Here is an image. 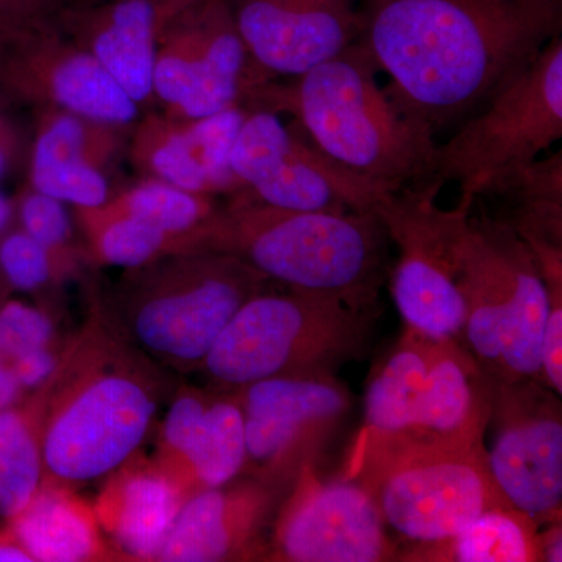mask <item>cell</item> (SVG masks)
I'll list each match as a JSON object with an SVG mask.
<instances>
[{
  "label": "cell",
  "mask_w": 562,
  "mask_h": 562,
  "mask_svg": "<svg viewBox=\"0 0 562 562\" xmlns=\"http://www.w3.org/2000/svg\"><path fill=\"white\" fill-rule=\"evenodd\" d=\"M358 43L390 77L387 94L435 136L561 35V9L542 0H358Z\"/></svg>",
  "instance_id": "1"
},
{
  "label": "cell",
  "mask_w": 562,
  "mask_h": 562,
  "mask_svg": "<svg viewBox=\"0 0 562 562\" xmlns=\"http://www.w3.org/2000/svg\"><path fill=\"white\" fill-rule=\"evenodd\" d=\"M168 379L102 310L68 339L49 382L31 392L38 405L44 480L103 482L149 438Z\"/></svg>",
  "instance_id": "2"
},
{
  "label": "cell",
  "mask_w": 562,
  "mask_h": 562,
  "mask_svg": "<svg viewBox=\"0 0 562 562\" xmlns=\"http://www.w3.org/2000/svg\"><path fill=\"white\" fill-rule=\"evenodd\" d=\"M376 76L371 55L355 43L288 83L255 85L243 105L291 114L314 147L379 190L435 180V133L392 101Z\"/></svg>",
  "instance_id": "3"
},
{
  "label": "cell",
  "mask_w": 562,
  "mask_h": 562,
  "mask_svg": "<svg viewBox=\"0 0 562 562\" xmlns=\"http://www.w3.org/2000/svg\"><path fill=\"white\" fill-rule=\"evenodd\" d=\"M390 236L369 211L277 209L239 191L211 221L206 247L239 258L286 290L380 305Z\"/></svg>",
  "instance_id": "4"
},
{
  "label": "cell",
  "mask_w": 562,
  "mask_h": 562,
  "mask_svg": "<svg viewBox=\"0 0 562 562\" xmlns=\"http://www.w3.org/2000/svg\"><path fill=\"white\" fill-rule=\"evenodd\" d=\"M344 475L371 494L406 547L442 541L486 509L509 505L492 479L486 446L417 430H361Z\"/></svg>",
  "instance_id": "5"
},
{
  "label": "cell",
  "mask_w": 562,
  "mask_h": 562,
  "mask_svg": "<svg viewBox=\"0 0 562 562\" xmlns=\"http://www.w3.org/2000/svg\"><path fill=\"white\" fill-rule=\"evenodd\" d=\"M269 283L231 254L183 251L125 271L99 308L157 364L199 371L228 322Z\"/></svg>",
  "instance_id": "6"
},
{
  "label": "cell",
  "mask_w": 562,
  "mask_h": 562,
  "mask_svg": "<svg viewBox=\"0 0 562 562\" xmlns=\"http://www.w3.org/2000/svg\"><path fill=\"white\" fill-rule=\"evenodd\" d=\"M380 305L262 290L228 322L201 369L222 391L284 375H336L371 349Z\"/></svg>",
  "instance_id": "7"
},
{
  "label": "cell",
  "mask_w": 562,
  "mask_h": 562,
  "mask_svg": "<svg viewBox=\"0 0 562 562\" xmlns=\"http://www.w3.org/2000/svg\"><path fill=\"white\" fill-rule=\"evenodd\" d=\"M461 342L497 382H541L547 288L528 244L483 210L469 216L462 247Z\"/></svg>",
  "instance_id": "8"
},
{
  "label": "cell",
  "mask_w": 562,
  "mask_h": 562,
  "mask_svg": "<svg viewBox=\"0 0 562 562\" xmlns=\"http://www.w3.org/2000/svg\"><path fill=\"white\" fill-rule=\"evenodd\" d=\"M438 180L382 192L372 213L382 221L397 260L387 273L392 301L405 325L431 338L461 341L465 303L461 292L462 247L473 199L443 210Z\"/></svg>",
  "instance_id": "9"
},
{
  "label": "cell",
  "mask_w": 562,
  "mask_h": 562,
  "mask_svg": "<svg viewBox=\"0 0 562 562\" xmlns=\"http://www.w3.org/2000/svg\"><path fill=\"white\" fill-rule=\"evenodd\" d=\"M562 136V40L553 36L436 149L435 176L473 199L495 173L536 160Z\"/></svg>",
  "instance_id": "10"
},
{
  "label": "cell",
  "mask_w": 562,
  "mask_h": 562,
  "mask_svg": "<svg viewBox=\"0 0 562 562\" xmlns=\"http://www.w3.org/2000/svg\"><path fill=\"white\" fill-rule=\"evenodd\" d=\"M227 0H172L158 29L154 98L162 113L199 120L243 103L265 81Z\"/></svg>",
  "instance_id": "11"
},
{
  "label": "cell",
  "mask_w": 562,
  "mask_h": 562,
  "mask_svg": "<svg viewBox=\"0 0 562 562\" xmlns=\"http://www.w3.org/2000/svg\"><path fill=\"white\" fill-rule=\"evenodd\" d=\"M231 169L247 195L277 209L372 213L386 192L330 160L295 125L266 109L247 111Z\"/></svg>",
  "instance_id": "12"
},
{
  "label": "cell",
  "mask_w": 562,
  "mask_h": 562,
  "mask_svg": "<svg viewBox=\"0 0 562 562\" xmlns=\"http://www.w3.org/2000/svg\"><path fill=\"white\" fill-rule=\"evenodd\" d=\"M232 391L246 428L244 475L279 492L303 465L316 464L351 408L350 392L336 375L271 376Z\"/></svg>",
  "instance_id": "13"
},
{
  "label": "cell",
  "mask_w": 562,
  "mask_h": 562,
  "mask_svg": "<svg viewBox=\"0 0 562 562\" xmlns=\"http://www.w3.org/2000/svg\"><path fill=\"white\" fill-rule=\"evenodd\" d=\"M277 509L268 561H398L395 543L368 491L342 475L324 480L303 465Z\"/></svg>",
  "instance_id": "14"
},
{
  "label": "cell",
  "mask_w": 562,
  "mask_h": 562,
  "mask_svg": "<svg viewBox=\"0 0 562 562\" xmlns=\"http://www.w3.org/2000/svg\"><path fill=\"white\" fill-rule=\"evenodd\" d=\"M561 395L535 379L495 382L487 464L503 497L541 527L561 520Z\"/></svg>",
  "instance_id": "15"
},
{
  "label": "cell",
  "mask_w": 562,
  "mask_h": 562,
  "mask_svg": "<svg viewBox=\"0 0 562 562\" xmlns=\"http://www.w3.org/2000/svg\"><path fill=\"white\" fill-rule=\"evenodd\" d=\"M0 92L35 110L68 111L121 127L139 120L138 103L57 21L0 54Z\"/></svg>",
  "instance_id": "16"
},
{
  "label": "cell",
  "mask_w": 562,
  "mask_h": 562,
  "mask_svg": "<svg viewBox=\"0 0 562 562\" xmlns=\"http://www.w3.org/2000/svg\"><path fill=\"white\" fill-rule=\"evenodd\" d=\"M254 68L294 77L338 57L360 40L358 0H231Z\"/></svg>",
  "instance_id": "17"
},
{
  "label": "cell",
  "mask_w": 562,
  "mask_h": 562,
  "mask_svg": "<svg viewBox=\"0 0 562 562\" xmlns=\"http://www.w3.org/2000/svg\"><path fill=\"white\" fill-rule=\"evenodd\" d=\"M243 103L199 120L150 113L135 122L128 154L146 179H157L199 194H236L233 144L247 116Z\"/></svg>",
  "instance_id": "18"
},
{
  "label": "cell",
  "mask_w": 562,
  "mask_h": 562,
  "mask_svg": "<svg viewBox=\"0 0 562 562\" xmlns=\"http://www.w3.org/2000/svg\"><path fill=\"white\" fill-rule=\"evenodd\" d=\"M279 494L249 475L194 492L181 506L158 561H268L265 532Z\"/></svg>",
  "instance_id": "19"
},
{
  "label": "cell",
  "mask_w": 562,
  "mask_h": 562,
  "mask_svg": "<svg viewBox=\"0 0 562 562\" xmlns=\"http://www.w3.org/2000/svg\"><path fill=\"white\" fill-rule=\"evenodd\" d=\"M31 188L74 209H98L111 191L105 171L124 149L131 127L61 110H36Z\"/></svg>",
  "instance_id": "20"
},
{
  "label": "cell",
  "mask_w": 562,
  "mask_h": 562,
  "mask_svg": "<svg viewBox=\"0 0 562 562\" xmlns=\"http://www.w3.org/2000/svg\"><path fill=\"white\" fill-rule=\"evenodd\" d=\"M171 2L69 0L55 21L144 109L155 101V47L162 16Z\"/></svg>",
  "instance_id": "21"
},
{
  "label": "cell",
  "mask_w": 562,
  "mask_h": 562,
  "mask_svg": "<svg viewBox=\"0 0 562 562\" xmlns=\"http://www.w3.org/2000/svg\"><path fill=\"white\" fill-rule=\"evenodd\" d=\"M94 512L124 561H158L191 491L157 458L136 454L103 480Z\"/></svg>",
  "instance_id": "22"
},
{
  "label": "cell",
  "mask_w": 562,
  "mask_h": 562,
  "mask_svg": "<svg viewBox=\"0 0 562 562\" xmlns=\"http://www.w3.org/2000/svg\"><path fill=\"white\" fill-rule=\"evenodd\" d=\"M495 380L458 339H435L413 430L486 446Z\"/></svg>",
  "instance_id": "23"
},
{
  "label": "cell",
  "mask_w": 562,
  "mask_h": 562,
  "mask_svg": "<svg viewBox=\"0 0 562 562\" xmlns=\"http://www.w3.org/2000/svg\"><path fill=\"white\" fill-rule=\"evenodd\" d=\"M9 524L35 562L124 561L103 535L94 506L65 484L44 480Z\"/></svg>",
  "instance_id": "24"
},
{
  "label": "cell",
  "mask_w": 562,
  "mask_h": 562,
  "mask_svg": "<svg viewBox=\"0 0 562 562\" xmlns=\"http://www.w3.org/2000/svg\"><path fill=\"white\" fill-rule=\"evenodd\" d=\"M473 199L497 203V214L527 244L562 246V154L513 166L482 184Z\"/></svg>",
  "instance_id": "25"
},
{
  "label": "cell",
  "mask_w": 562,
  "mask_h": 562,
  "mask_svg": "<svg viewBox=\"0 0 562 562\" xmlns=\"http://www.w3.org/2000/svg\"><path fill=\"white\" fill-rule=\"evenodd\" d=\"M435 339L405 328L369 376L362 430L398 432L416 427Z\"/></svg>",
  "instance_id": "26"
},
{
  "label": "cell",
  "mask_w": 562,
  "mask_h": 562,
  "mask_svg": "<svg viewBox=\"0 0 562 562\" xmlns=\"http://www.w3.org/2000/svg\"><path fill=\"white\" fill-rule=\"evenodd\" d=\"M541 525L513 506H497L476 516L442 541L401 549L398 561L538 562Z\"/></svg>",
  "instance_id": "27"
},
{
  "label": "cell",
  "mask_w": 562,
  "mask_h": 562,
  "mask_svg": "<svg viewBox=\"0 0 562 562\" xmlns=\"http://www.w3.org/2000/svg\"><path fill=\"white\" fill-rule=\"evenodd\" d=\"M246 461V428L238 397L233 391L211 394L181 454L177 479L194 494L244 475Z\"/></svg>",
  "instance_id": "28"
},
{
  "label": "cell",
  "mask_w": 562,
  "mask_h": 562,
  "mask_svg": "<svg viewBox=\"0 0 562 562\" xmlns=\"http://www.w3.org/2000/svg\"><path fill=\"white\" fill-rule=\"evenodd\" d=\"M88 261L113 268H143L183 251L206 249L201 236L173 235L147 222L99 209H76Z\"/></svg>",
  "instance_id": "29"
},
{
  "label": "cell",
  "mask_w": 562,
  "mask_h": 562,
  "mask_svg": "<svg viewBox=\"0 0 562 562\" xmlns=\"http://www.w3.org/2000/svg\"><path fill=\"white\" fill-rule=\"evenodd\" d=\"M44 483L40 413L33 394L0 413V517L9 522Z\"/></svg>",
  "instance_id": "30"
},
{
  "label": "cell",
  "mask_w": 562,
  "mask_h": 562,
  "mask_svg": "<svg viewBox=\"0 0 562 562\" xmlns=\"http://www.w3.org/2000/svg\"><path fill=\"white\" fill-rule=\"evenodd\" d=\"M98 209L135 217L173 235L201 236L206 246L211 221L221 205L213 195L181 190L157 179H146L113 192L109 201Z\"/></svg>",
  "instance_id": "31"
},
{
  "label": "cell",
  "mask_w": 562,
  "mask_h": 562,
  "mask_svg": "<svg viewBox=\"0 0 562 562\" xmlns=\"http://www.w3.org/2000/svg\"><path fill=\"white\" fill-rule=\"evenodd\" d=\"M21 231L50 251L66 279L76 276L88 261L87 251L74 239L72 222L65 203L35 190L22 192L18 201Z\"/></svg>",
  "instance_id": "32"
},
{
  "label": "cell",
  "mask_w": 562,
  "mask_h": 562,
  "mask_svg": "<svg viewBox=\"0 0 562 562\" xmlns=\"http://www.w3.org/2000/svg\"><path fill=\"white\" fill-rule=\"evenodd\" d=\"M0 276L10 288L27 294L54 291L68 281L50 251L21 228L0 236Z\"/></svg>",
  "instance_id": "33"
},
{
  "label": "cell",
  "mask_w": 562,
  "mask_h": 562,
  "mask_svg": "<svg viewBox=\"0 0 562 562\" xmlns=\"http://www.w3.org/2000/svg\"><path fill=\"white\" fill-rule=\"evenodd\" d=\"M57 344V324L46 306L16 299L0 302V360L11 362Z\"/></svg>",
  "instance_id": "34"
},
{
  "label": "cell",
  "mask_w": 562,
  "mask_h": 562,
  "mask_svg": "<svg viewBox=\"0 0 562 562\" xmlns=\"http://www.w3.org/2000/svg\"><path fill=\"white\" fill-rule=\"evenodd\" d=\"M69 0H0V54L55 21Z\"/></svg>",
  "instance_id": "35"
},
{
  "label": "cell",
  "mask_w": 562,
  "mask_h": 562,
  "mask_svg": "<svg viewBox=\"0 0 562 562\" xmlns=\"http://www.w3.org/2000/svg\"><path fill=\"white\" fill-rule=\"evenodd\" d=\"M65 344L31 351V353L22 355L10 362L25 394H31V392L40 390L44 383L49 382L60 362Z\"/></svg>",
  "instance_id": "36"
},
{
  "label": "cell",
  "mask_w": 562,
  "mask_h": 562,
  "mask_svg": "<svg viewBox=\"0 0 562 562\" xmlns=\"http://www.w3.org/2000/svg\"><path fill=\"white\" fill-rule=\"evenodd\" d=\"M25 395L10 362L0 360V413L16 406Z\"/></svg>",
  "instance_id": "37"
},
{
  "label": "cell",
  "mask_w": 562,
  "mask_h": 562,
  "mask_svg": "<svg viewBox=\"0 0 562 562\" xmlns=\"http://www.w3.org/2000/svg\"><path fill=\"white\" fill-rule=\"evenodd\" d=\"M539 554L543 562L562 561V528L561 520L547 524L539 531Z\"/></svg>",
  "instance_id": "38"
},
{
  "label": "cell",
  "mask_w": 562,
  "mask_h": 562,
  "mask_svg": "<svg viewBox=\"0 0 562 562\" xmlns=\"http://www.w3.org/2000/svg\"><path fill=\"white\" fill-rule=\"evenodd\" d=\"M0 562H35L9 522L0 528Z\"/></svg>",
  "instance_id": "39"
},
{
  "label": "cell",
  "mask_w": 562,
  "mask_h": 562,
  "mask_svg": "<svg viewBox=\"0 0 562 562\" xmlns=\"http://www.w3.org/2000/svg\"><path fill=\"white\" fill-rule=\"evenodd\" d=\"M22 150V139L18 128L0 132V179L16 162Z\"/></svg>",
  "instance_id": "40"
},
{
  "label": "cell",
  "mask_w": 562,
  "mask_h": 562,
  "mask_svg": "<svg viewBox=\"0 0 562 562\" xmlns=\"http://www.w3.org/2000/svg\"><path fill=\"white\" fill-rule=\"evenodd\" d=\"M14 216L13 202L0 191V236L5 235Z\"/></svg>",
  "instance_id": "41"
},
{
  "label": "cell",
  "mask_w": 562,
  "mask_h": 562,
  "mask_svg": "<svg viewBox=\"0 0 562 562\" xmlns=\"http://www.w3.org/2000/svg\"><path fill=\"white\" fill-rule=\"evenodd\" d=\"M11 128H16V125L0 110V132L11 131Z\"/></svg>",
  "instance_id": "42"
},
{
  "label": "cell",
  "mask_w": 562,
  "mask_h": 562,
  "mask_svg": "<svg viewBox=\"0 0 562 562\" xmlns=\"http://www.w3.org/2000/svg\"><path fill=\"white\" fill-rule=\"evenodd\" d=\"M542 2L549 3V5L558 7V9H562V0H542Z\"/></svg>",
  "instance_id": "43"
},
{
  "label": "cell",
  "mask_w": 562,
  "mask_h": 562,
  "mask_svg": "<svg viewBox=\"0 0 562 562\" xmlns=\"http://www.w3.org/2000/svg\"><path fill=\"white\" fill-rule=\"evenodd\" d=\"M5 283V281H3L2 279V276H0V291H2V284ZM3 299H2V292H0V302H2Z\"/></svg>",
  "instance_id": "44"
},
{
  "label": "cell",
  "mask_w": 562,
  "mask_h": 562,
  "mask_svg": "<svg viewBox=\"0 0 562 562\" xmlns=\"http://www.w3.org/2000/svg\"><path fill=\"white\" fill-rule=\"evenodd\" d=\"M155 2H166V0H155Z\"/></svg>",
  "instance_id": "45"
},
{
  "label": "cell",
  "mask_w": 562,
  "mask_h": 562,
  "mask_svg": "<svg viewBox=\"0 0 562 562\" xmlns=\"http://www.w3.org/2000/svg\"><path fill=\"white\" fill-rule=\"evenodd\" d=\"M227 2H231V0H227Z\"/></svg>",
  "instance_id": "46"
}]
</instances>
